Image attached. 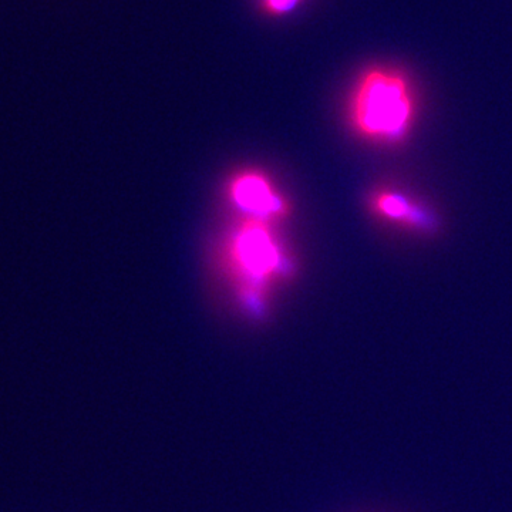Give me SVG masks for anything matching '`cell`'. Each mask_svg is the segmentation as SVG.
Wrapping results in <instances>:
<instances>
[{
    "mask_svg": "<svg viewBox=\"0 0 512 512\" xmlns=\"http://www.w3.org/2000/svg\"><path fill=\"white\" fill-rule=\"evenodd\" d=\"M417 117L412 79L399 67H366L353 83L348 119L357 136L379 144H397L410 134Z\"/></svg>",
    "mask_w": 512,
    "mask_h": 512,
    "instance_id": "6da1fadb",
    "label": "cell"
},
{
    "mask_svg": "<svg viewBox=\"0 0 512 512\" xmlns=\"http://www.w3.org/2000/svg\"><path fill=\"white\" fill-rule=\"evenodd\" d=\"M229 249L239 274L249 281L262 284L281 268V249L264 221L252 220L242 225L232 238Z\"/></svg>",
    "mask_w": 512,
    "mask_h": 512,
    "instance_id": "7a4b0ae2",
    "label": "cell"
},
{
    "mask_svg": "<svg viewBox=\"0 0 512 512\" xmlns=\"http://www.w3.org/2000/svg\"><path fill=\"white\" fill-rule=\"evenodd\" d=\"M229 195L238 208L254 220L265 221L285 214L286 204L265 175L249 171L237 175L229 185Z\"/></svg>",
    "mask_w": 512,
    "mask_h": 512,
    "instance_id": "3957f363",
    "label": "cell"
},
{
    "mask_svg": "<svg viewBox=\"0 0 512 512\" xmlns=\"http://www.w3.org/2000/svg\"><path fill=\"white\" fill-rule=\"evenodd\" d=\"M370 207L377 217L402 227L417 231H433L436 228L434 215L419 201L400 191H376L370 198Z\"/></svg>",
    "mask_w": 512,
    "mask_h": 512,
    "instance_id": "277c9868",
    "label": "cell"
},
{
    "mask_svg": "<svg viewBox=\"0 0 512 512\" xmlns=\"http://www.w3.org/2000/svg\"><path fill=\"white\" fill-rule=\"evenodd\" d=\"M306 0H258V9L269 19H282L301 8Z\"/></svg>",
    "mask_w": 512,
    "mask_h": 512,
    "instance_id": "5b68a950",
    "label": "cell"
}]
</instances>
